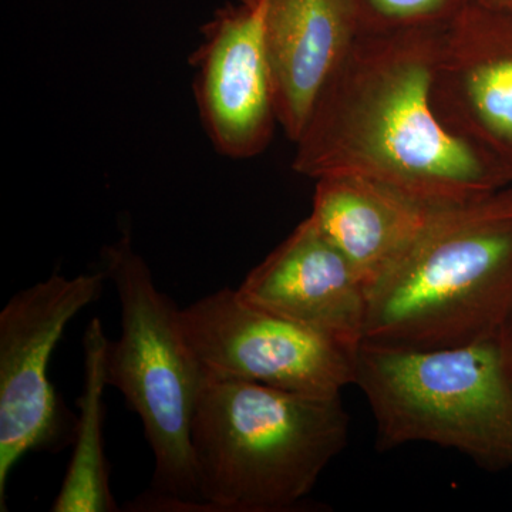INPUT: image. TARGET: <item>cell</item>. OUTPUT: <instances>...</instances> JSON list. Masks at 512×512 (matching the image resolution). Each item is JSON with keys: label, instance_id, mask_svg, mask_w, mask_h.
<instances>
[{"label": "cell", "instance_id": "2e32d148", "mask_svg": "<svg viewBox=\"0 0 512 512\" xmlns=\"http://www.w3.org/2000/svg\"><path fill=\"white\" fill-rule=\"evenodd\" d=\"M501 333H503L505 346H507L508 352H510L512 357V306L510 312H508L507 318L504 320Z\"/></svg>", "mask_w": 512, "mask_h": 512}, {"label": "cell", "instance_id": "6da1fadb", "mask_svg": "<svg viewBox=\"0 0 512 512\" xmlns=\"http://www.w3.org/2000/svg\"><path fill=\"white\" fill-rule=\"evenodd\" d=\"M444 28L359 33L295 141L293 170L315 181L375 178L437 202L512 187L510 171L454 136L434 111Z\"/></svg>", "mask_w": 512, "mask_h": 512}, {"label": "cell", "instance_id": "8992f818", "mask_svg": "<svg viewBox=\"0 0 512 512\" xmlns=\"http://www.w3.org/2000/svg\"><path fill=\"white\" fill-rule=\"evenodd\" d=\"M104 272L53 274L13 295L0 311V510L13 467L30 451L72 441L76 419L60 403L49 363L67 325L100 298Z\"/></svg>", "mask_w": 512, "mask_h": 512}, {"label": "cell", "instance_id": "4fadbf2b", "mask_svg": "<svg viewBox=\"0 0 512 512\" xmlns=\"http://www.w3.org/2000/svg\"><path fill=\"white\" fill-rule=\"evenodd\" d=\"M106 338L99 318L90 320L83 336V390L77 400L79 417L73 436V453L62 488L50 510L53 512H114L119 505L110 487V468L104 456V390L106 375Z\"/></svg>", "mask_w": 512, "mask_h": 512}, {"label": "cell", "instance_id": "30bf717a", "mask_svg": "<svg viewBox=\"0 0 512 512\" xmlns=\"http://www.w3.org/2000/svg\"><path fill=\"white\" fill-rule=\"evenodd\" d=\"M238 292L346 348L365 340L369 288L311 215L245 276Z\"/></svg>", "mask_w": 512, "mask_h": 512}, {"label": "cell", "instance_id": "5b68a950", "mask_svg": "<svg viewBox=\"0 0 512 512\" xmlns=\"http://www.w3.org/2000/svg\"><path fill=\"white\" fill-rule=\"evenodd\" d=\"M101 271L120 302V338L106 353L109 386L140 417L154 456L150 490L128 511H202L191 430L204 373L181 326V309L157 288L130 235L103 249Z\"/></svg>", "mask_w": 512, "mask_h": 512}, {"label": "cell", "instance_id": "7a4b0ae2", "mask_svg": "<svg viewBox=\"0 0 512 512\" xmlns=\"http://www.w3.org/2000/svg\"><path fill=\"white\" fill-rule=\"evenodd\" d=\"M512 306V187L453 202L369 292L363 343L467 345L503 328Z\"/></svg>", "mask_w": 512, "mask_h": 512}, {"label": "cell", "instance_id": "8fae6325", "mask_svg": "<svg viewBox=\"0 0 512 512\" xmlns=\"http://www.w3.org/2000/svg\"><path fill=\"white\" fill-rule=\"evenodd\" d=\"M359 33L350 0H264L279 126L293 143Z\"/></svg>", "mask_w": 512, "mask_h": 512}, {"label": "cell", "instance_id": "52a82bcc", "mask_svg": "<svg viewBox=\"0 0 512 512\" xmlns=\"http://www.w3.org/2000/svg\"><path fill=\"white\" fill-rule=\"evenodd\" d=\"M181 326L204 376L244 380L313 396L355 383L357 349L222 288L181 309Z\"/></svg>", "mask_w": 512, "mask_h": 512}, {"label": "cell", "instance_id": "7c38bea8", "mask_svg": "<svg viewBox=\"0 0 512 512\" xmlns=\"http://www.w3.org/2000/svg\"><path fill=\"white\" fill-rule=\"evenodd\" d=\"M448 204L375 178L316 180L312 220L372 288Z\"/></svg>", "mask_w": 512, "mask_h": 512}, {"label": "cell", "instance_id": "9c48e42d", "mask_svg": "<svg viewBox=\"0 0 512 512\" xmlns=\"http://www.w3.org/2000/svg\"><path fill=\"white\" fill-rule=\"evenodd\" d=\"M431 103L444 127L512 174V19L468 3L447 23Z\"/></svg>", "mask_w": 512, "mask_h": 512}, {"label": "cell", "instance_id": "3957f363", "mask_svg": "<svg viewBox=\"0 0 512 512\" xmlns=\"http://www.w3.org/2000/svg\"><path fill=\"white\" fill-rule=\"evenodd\" d=\"M348 440L340 394L204 376L191 430L202 511H293Z\"/></svg>", "mask_w": 512, "mask_h": 512}, {"label": "cell", "instance_id": "277c9868", "mask_svg": "<svg viewBox=\"0 0 512 512\" xmlns=\"http://www.w3.org/2000/svg\"><path fill=\"white\" fill-rule=\"evenodd\" d=\"M355 386L376 421V446L458 451L490 473L512 470V357L503 333L440 349L362 343Z\"/></svg>", "mask_w": 512, "mask_h": 512}, {"label": "cell", "instance_id": "9a60e30c", "mask_svg": "<svg viewBox=\"0 0 512 512\" xmlns=\"http://www.w3.org/2000/svg\"><path fill=\"white\" fill-rule=\"evenodd\" d=\"M470 3L512 19V0H470Z\"/></svg>", "mask_w": 512, "mask_h": 512}, {"label": "cell", "instance_id": "ba28073f", "mask_svg": "<svg viewBox=\"0 0 512 512\" xmlns=\"http://www.w3.org/2000/svg\"><path fill=\"white\" fill-rule=\"evenodd\" d=\"M202 36L190 62L205 133L222 156H259L279 124L265 47L264 0L228 3L202 28Z\"/></svg>", "mask_w": 512, "mask_h": 512}, {"label": "cell", "instance_id": "5bb4252c", "mask_svg": "<svg viewBox=\"0 0 512 512\" xmlns=\"http://www.w3.org/2000/svg\"><path fill=\"white\" fill-rule=\"evenodd\" d=\"M360 33L447 25L470 0H350Z\"/></svg>", "mask_w": 512, "mask_h": 512}]
</instances>
